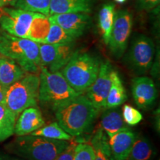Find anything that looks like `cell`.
<instances>
[{"instance_id": "1", "label": "cell", "mask_w": 160, "mask_h": 160, "mask_svg": "<svg viewBox=\"0 0 160 160\" xmlns=\"http://www.w3.org/2000/svg\"><path fill=\"white\" fill-rule=\"evenodd\" d=\"M53 111L57 122L72 137L88 131L99 112L83 93L59 106Z\"/></svg>"}, {"instance_id": "2", "label": "cell", "mask_w": 160, "mask_h": 160, "mask_svg": "<svg viewBox=\"0 0 160 160\" xmlns=\"http://www.w3.org/2000/svg\"><path fill=\"white\" fill-rule=\"evenodd\" d=\"M68 144L69 141L29 134L17 137L5 148L9 153L25 160H54Z\"/></svg>"}, {"instance_id": "3", "label": "cell", "mask_w": 160, "mask_h": 160, "mask_svg": "<svg viewBox=\"0 0 160 160\" xmlns=\"http://www.w3.org/2000/svg\"><path fill=\"white\" fill-rule=\"evenodd\" d=\"M0 55L13 59L27 73L38 74L41 70L39 44L33 40L1 31Z\"/></svg>"}, {"instance_id": "4", "label": "cell", "mask_w": 160, "mask_h": 160, "mask_svg": "<svg viewBox=\"0 0 160 160\" xmlns=\"http://www.w3.org/2000/svg\"><path fill=\"white\" fill-rule=\"evenodd\" d=\"M99 59L88 52L76 51L61 70L62 74L78 93H83L97 79Z\"/></svg>"}, {"instance_id": "5", "label": "cell", "mask_w": 160, "mask_h": 160, "mask_svg": "<svg viewBox=\"0 0 160 160\" xmlns=\"http://www.w3.org/2000/svg\"><path fill=\"white\" fill-rule=\"evenodd\" d=\"M39 80V102L53 111L73 98L82 94L69 85L60 71L51 72L42 67Z\"/></svg>"}, {"instance_id": "6", "label": "cell", "mask_w": 160, "mask_h": 160, "mask_svg": "<svg viewBox=\"0 0 160 160\" xmlns=\"http://www.w3.org/2000/svg\"><path fill=\"white\" fill-rule=\"evenodd\" d=\"M39 82V74L27 73L21 79L8 88L5 105L17 117L25 109L37 107Z\"/></svg>"}, {"instance_id": "7", "label": "cell", "mask_w": 160, "mask_h": 160, "mask_svg": "<svg viewBox=\"0 0 160 160\" xmlns=\"http://www.w3.org/2000/svg\"><path fill=\"white\" fill-rule=\"evenodd\" d=\"M155 45L151 38L139 34L132 39L126 57L128 67L137 75L147 73L153 63Z\"/></svg>"}, {"instance_id": "8", "label": "cell", "mask_w": 160, "mask_h": 160, "mask_svg": "<svg viewBox=\"0 0 160 160\" xmlns=\"http://www.w3.org/2000/svg\"><path fill=\"white\" fill-rule=\"evenodd\" d=\"M133 27V16L128 10H119L115 13L114 22L108 42L110 51L120 58L127 49L128 42Z\"/></svg>"}, {"instance_id": "9", "label": "cell", "mask_w": 160, "mask_h": 160, "mask_svg": "<svg viewBox=\"0 0 160 160\" xmlns=\"http://www.w3.org/2000/svg\"><path fill=\"white\" fill-rule=\"evenodd\" d=\"M0 26L2 31L17 37L26 38L36 13L20 8H1Z\"/></svg>"}, {"instance_id": "10", "label": "cell", "mask_w": 160, "mask_h": 160, "mask_svg": "<svg viewBox=\"0 0 160 160\" xmlns=\"http://www.w3.org/2000/svg\"><path fill=\"white\" fill-rule=\"evenodd\" d=\"M38 44L41 66L51 72L61 71L74 53L73 43Z\"/></svg>"}, {"instance_id": "11", "label": "cell", "mask_w": 160, "mask_h": 160, "mask_svg": "<svg viewBox=\"0 0 160 160\" xmlns=\"http://www.w3.org/2000/svg\"><path fill=\"white\" fill-rule=\"evenodd\" d=\"M113 69L109 61L101 62L97 79L85 91L86 97L99 111L105 108V101L111 85V73Z\"/></svg>"}, {"instance_id": "12", "label": "cell", "mask_w": 160, "mask_h": 160, "mask_svg": "<svg viewBox=\"0 0 160 160\" xmlns=\"http://www.w3.org/2000/svg\"><path fill=\"white\" fill-rule=\"evenodd\" d=\"M48 19L59 25L74 39L84 34L91 24V17L86 13H57Z\"/></svg>"}, {"instance_id": "13", "label": "cell", "mask_w": 160, "mask_h": 160, "mask_svg": "<svg viewBox=\"0 0 160 160\" xmlns=\"http://www.w3.org/2000/svg\"><path fill=\"white\" fill-rule=\"evenodd\" d=\"M133 98L140 109H148L155 102L157 90L153 79L148 77L139 76L133 78L131 82Z\"/></svg>"}, {"instance_id": "14", "label": "cell", "mask_w": 160, "mask_h": 160, "mask_svg": "<svg viewBox=\"0 0 160 160\" xmlns=\"http://www.w3.org/2000/svg\"><path fill=\"white\" fill-rule=\"evenodd\" d=\"M137 137V133L127 128L109 137L111 160L127 159Z\"/></svg>"}, {"instance_id": "15", "label": "cell", "mask_w": 160, "mask_h": 160, "mask_svg": "<svg viewBox=\"0 0 160 160\" xmlns=\"http://www.w3.org/2000/svg\"><path fill=\"white\" fill-rule=\"evenodd\" d=\"M45 125L42 112L37 107L26 108L18 116L15 123L14 133L17 137L31 134Z\"/></svg>"}, {"instance_id": "16", "label": "cell", "mask_w": 160, "mask_h": 160, "mask_svg": "<svg viewBox=\"0 0 160 160\" xmlns=\"http://www.w3.org/2000/svg\"><path fill=\"white\" fill-rule=\"evenodd\" d=\"M95 0H51L50 16L65 13H91Z\"/></svg>"}, {"instance_id": "17", "label": "cell", "mask_w": 160, "mask_h": 160, "mask_svg": "<svg viewBox=\"0 0 160 160\" xmlns=\"http://www.w3.org/2000/svg\"><path fill=\"white\" fill-rule=\"evenodd\" d=\"M100 128L109 138L128 127L124 122L119 107H115L104 110L100 119Z\"/></svg>"}, {"instance_id": "18", "label": "cell", "mask_w": 160, "mask_h": 160, "mask_svg": "<svg viewBox=\"0 0 160 160\" xmlns=\"http://www.w3.org/2000/svg\"><path fill=\"white\" fill-rule=\"evenodd\" d=\"M27 72L22 68L13 59L0 57V84L5 87L17 82L25 76Z\"/></svg>"}, {"instance_id": "19", "label": "cell", "mask_w": 160, "mask_h": 160, "mask_svg": "<svg viewBox=\"0 0 160 160\" xmlns=\"http://www.w3.org/2000/svg\"><path fill=\"white\" fill-rule=\"evenodd\" d=\"M111 85L105 101V108L119 107L127 99V94L122 82L119 73L114 69L111 71Z\"/></svg>"}, {"instance_id": "20", "label": "cell", "mask_w": 160, "mask_h": 160, "mask_svg": "<svg viewBox=\"0 0 160 160\" xmlns=\"http://www.w3.org/2000/svg\"><path fill=\"white\" fill-rule=\"evenodd\" d=\"M115 5L113 3L104 5L99 13V27L104 43L108 45L115 17Z\"/></svg>"}, {"instance_id": "21", "label": "cell", "mask_w": 160, "mask_h": 160, "mask_svg": "<svg viewBox=\"0 0 160 160\" xmlns=\"http://www.w3.org/2000/svg\"><path fill=\"white\" fill-rule=\"evenodd\" d=\"M155 153V149L150 140L137 136L126 160H151Z\"/></svg>"}, {"instance_id": "22", "label": "cell", "mask_w": 160, "mask_h": 160, "mask_svg": "<svg viewBox=\"0 0 160 160\" xmlns=\"http://www.w3.org/2000/svg\"><path fill=\"white\" fill-rule=\"evenodd\" d=\"M91 145L94 151V160H111L108 138L100 127L92 137Z\"/></svg>"}, {"instance_id": "23", "label": "cell", "mask_w": 160, "mask_h": 160, "mask_svg": "<svg viewBox=\"0 0 160 160\" xmlns=\"http://www.w3.org/2000/svg\"><path fill=\"white\" fill-rule=\"evenodd\" d=\"M49 28L50 21L48 17L36 13L27 39L33 40L37 43H42L48 33Z\"/></svg>"}, {"instance_id": "24", "label": "cell", "mask_w": 160, "mask_h": 160, "mask_svg": "<svg viewBox=\"0 0 160 160\" xmlns=\"http://www.w3.org/2000/svg\"><path fill=\"white\" fill-rule=\"evenodd\" d=\"M17 119V116L5 104H0V142L14 134Z\"/></svg>"}, {"instance_id": "25", "label": "cell", "mask_w": 160, "mask_h": 160, "mask_svg": "<svg viewBox=\"0 0 160 160\" xmlns=\"http://www.w3.org/2000/svg\"><path fill=\"white\" fill-rule=\"evenodd\" d=\"M31 135L63 141H71L73 139V137L64 131L58 122H53L46 126H42L36 131L32 132Z\"/></svg>"}, {"instance_id": "26", "label": "cell", "mask_w": 160, "mask_h": 160, "mask_svg": "<svg viewBox=\"0 0 160 160\" xmlns=\"http://www.w3.org/2000/svg\"><path fill=\"white\" fill-rule=\"evenodd\" d=\"M50 28L44 44H69L73 43L75 39L54 22L50 20Z\"/></svg>"}, {"instance_id": "27", "label": "cell", "mask_w": 160, "mask_h": 160, "mask_svg": "<svg viewBox=\"0 0 160 160\" xmlns=\"http://www.w3.org/2000/svg\"><path fill=\"white\" fill-rule=\"evenodd\" d=\"M51 0H17L14 7L49 17Z\"/></svg>"}, {"instance_id": "28", "label": "cell", "mask_w": 160, "mask_h": 160, "mask_svg": "<svg viewBox=\"0 0 160 160\" xmlns=\"http://www.w3.org/2000/svg\"><path fill=\"white\" fill-rule=\"evenodd\" d=\"M122 115L124 122L126 125L129 126L137 125L143 119L142 115L139 110L129 105H125L123 106Z\"/></svg>"}, {"instance_id": "29", "label": "cell", "mask_w": 160, "mask_h": 160, "mask_svg": "<svg viewBox=\"0 0 160 160\" xmlns=\"http://www.w3.org/2000/svg\"><path fill=\"white\" fill-rule=\"evenodd\" d=\"M73 160H94V151L91 143L78 142Z\"/></svg>"}, {"instance_id": "30", "label": "cell", "mask_w": 160, "mask_h": 160, "mask_svg": "<svg viewBox=\"0 0 160 160\" xmlns=\"http://www.w3.org/2000/svg\"><path fill=\"white\" fill-rule=\"evenodd\" d=\"M77 143V140L72 139L69 141L68 145L55 158L54 160H73Z\"/></svg>"}, {"instance_id": "31", "label": "cell", "mask_w": 160, "mask_h": 160, "mask_svg": "<svg viewBox=\"0 0 160 160\" xmlns=\"http://www.w3.org/2000/svg\"><path fill=\"white\" fill-rule=\"evenodd\" d=\"M160 0H138L139 7L142 10H151L159 5Z\"/></svg>"}, {"instance_id": "32", "label": "cell", "mask_w": 160, "mask_h": 160, "mask_svg": "<svg viewBox=\"0 0 160 160\" xmlns=\"http://www.w3.org/2000/svg\"><path fill=\"white\" fill-rule=\"evenodd\" d=\"M8 89V88L0 84V104H5V105L6 95H7Z\"/></svg>"}, {"instance_id": "33", "label": "cell", "mask_w": 160, "mask_h": 160, "mask_svg": "<svg viewBox=\"0 0 160 160\" xmlns=\"http://www.w3.org/2000/svg\"><path fill=\"white\" fill-rule=\"evenodd\" d=\"M0 160H23V159L11 157V156H10L8 154H5V153H0Z\"/></svg>"}, {"instance_id": "34", "label": "cell", "mask_w": 160, "mask_h": 160, "mask_svg": "<svg viewBox=\"0 0 160 160\" xmlns=\"http://www.w3.org/2000/svg\"><path fill=\"white\" fill-rule=\"evenodd\" d=\"M2 4L4 6H6V5L15 6L17 0H2Z\"/></svg>"}, {"instance_id": "35", "label": "cell", "mask_w": 160, "mask_h": 160, "mask_svg": "<svg viewBox=\"0 0 160 160\" xmlns=\"http://www.w3.org/2000/svg\"><path fill=\"white\" fill-rule=\"evenodd\" d=\"M115 1L118 3H124L126 1V0H115Z\"/></svg>"}, {"instance_id": "36", "label": "cell", "mask_w": 160, "mask_h": 160, "mask_svg": "<svg viewBox=\"0 0 160 160\" xmlns=\"http://www.w3.org/2000/svg\"><path fill=\"white\" fill-rule=\"evenodd\" d=\"M4 5L2 4V0H0V8H3Z\"/></svg>"}, {"instance_id": "37", "label": "cell", "mask_w": 160, "mask_h": 160, "mask_svg": "<svg viewBox=\"0 0 160 160\" xmlns=\"http://www.w3.org/2000/svg\"><path fill=\"white\" fill-rule=\"evenodd\" d=\"M1 13H2V11H1V8H0V16H1Z\"/></svg>"}]
</instances>
